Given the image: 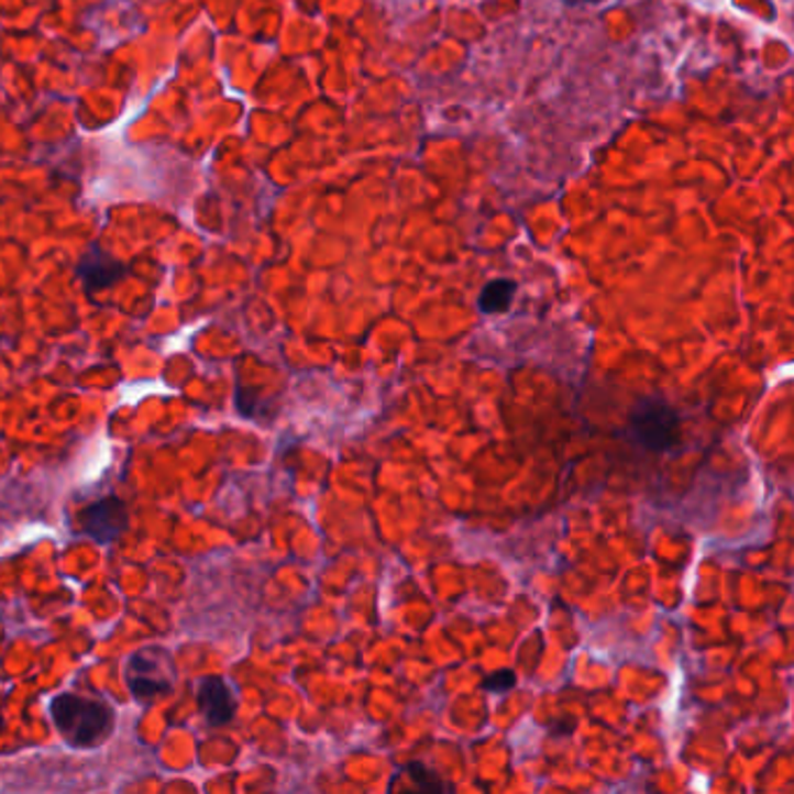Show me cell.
I'll list each match as a JSON object with an SVG mask.
<instances>
[{
    "label": "cell",
    "mask_w": 794,
    "mask_h": 794,
    "mask_svg": "<svg viewBox=\"0 0 794 794\" xmlns=\"http://www.w3.org/2000/svg\"><path fill=\"white\" fill-rule=\"evenodd\" d=\"M49 713L58 734L75 748L103 743L114 727V716L108 704L85 699L79 694H58Z\"/></svg>",
    "instance_id": "obj_1"
},
{
    "label": "cell",
    "mask_w": 794,
    "mask_h": 794,
    "mask_svg": "<svg viewBox=\"0 0 794 794\" xmlns=\"http://www.w3.org/2000/svg\"><path fill=\"white\" fill-rule=\"evenodd\" d=\"M629 435L648 452H669L681 443V415L664 399H643L633 406Z\"/></svg>",
    "instance_id": "obj_2"
},
{
    "label": "cell",
    "mask_w": 794,
    "mask_h": 794,
    "mask_svg": "<svg viewBox=\"0 0 794 794\" xmlns=\"http://www.w3.org/2000/svg\"><path fill=\"white\" fill-rule=\"evenodd\" d=\"M170 654L164 648H143L129 660V687L137 702H154L173 690Z\"/></svg>",
    "instance_id": "obj_3"
},
{
    "label": "cell",
    "mask_w": 794,
    "mask_h": 794,
    "mask_svg": "<svg viewBox=\"0 0 794 794\" xmlns=\"http://www.w3.org/2000/svg\"><path fill=\"white\" fill-rule=\"evenodd\" d=\"M79 527L96 543H112L129 529V508L117 496H106V499L91 504L79 515Z\"/></svg>",
    "instance_id": "obj_4"
},
{
    "label": "cell",
    "mask_w": 794,
    "mask_h": 794,
    "mask_svg": "<svg viewBox=\"0 0 794 794\" xmlns=\"http://www.w3.org/2000/svg\"><path fill=\"white\" fill-rule=\"evenodd\" d=\"M126 275V266L101 247H91L77 264V277L87 291H103Z\"/></svg>",
    "instance_id": "obj_5"
},
{
    "label": "cell",
    "mask_w": 794,
    "mask_h": 794,
    "mask_svg": "<svg viewBox=\"0 0 794 794\" xmlns=\"http://www.w3.org/2000/svg\"><path fill=\"white\" fill-rule=\"evenodd\" d=\"M198 706H201L203 718L212 727L229 725L235 716V697L224 679H203L198 687Z\"/></svg>",
    "instance_id": "obj_6"
},
{
    "label": "cell",
    "mask_w": 794,
    "mask_h": 794,
    "mask_svg": "<svg viewBox=\"0 0 794 794\" xmlns=\"http://www.w3.org/2000/svg\"><path fill=\"white\" fill-rule=\"evenodd\" d=\"M515 291H518V285L508 277H496V280L487 283L478 296V308L483 315H501L510 308Z\"/></svg>",
    "instance_id": "obj_7"
},
{
    "label": "cell",
    "mask_w": 794,
    "mask_h": 794,
    "mask_svg": "<svg viewBox=\"0 0 794 794\" xmlns=\"http://www.w3.org/2000/svg\"><path fill=\"white\" fill-rule=\"evenodd\" d=\"M399 773H404V776H408L415 787L420 792H452V785L443 781V776H439V773L431 771L427 764L422 762H410L406 764Z\"/></svg>",
    "instance_id": "obj_8"
},
{
    "label": "cell",
    "mask_w": 794,
    "mask_h": 794,
    "mask_svg": "<svg viewBox=\"0 0 794 794\" xmlns=\"http://www.w3.org/2000/svg\"><path fill=\"white\" fill-rule=\"evenodd\" d=\"M515 685H518V673L512 669H499L489 673V676L483 681V690L485 692H494V694H506L510 692Z\"/></svg>",
    "instance_id": "obj_9"
},
{
    "label": "cell",
    "mask_w": 794,
    "mask_h": 794,
    "mask_svg": "<svg viewBox=\"0 0 794 794\" xmlns=\"http://www.w3.org/2000/svg\"><path fill=\"white\" fill-rule=\"evenodd\" d=\"M569 5H581V3H602V0H564Z\"/></svg>",
    "instance_id": "obj_10"
}]
</instances>
